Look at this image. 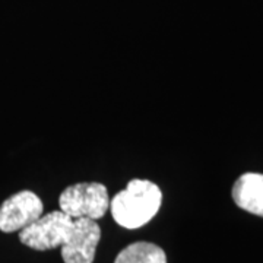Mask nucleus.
<instances>
[{
	"label": "nucleus",
	"instance_id": "6",
	"mask_svg": "<svg viewBox=\"0 0 263 263\" xmlns=\"http://www.w3.org/2000/svg\"><path fill=\"white\" fill-rule=\"evenodd\" d=\"M233 199L238 208L263 218V174L240 176L233 186Z\"/></svg>",
	"mask_w": 263,
	"mask_h": 263
},
{
	"label": "nucleus",
	"instance_id": "5",
	"mask_svg": "<svg viewBox=\"0 0 263 263\" xmlns=\"http://www.w3.org/2000/svg\"><path fill=\"white\" fill-rule=\"evenodd\" d=\"M43 215L41 199L29 190H22L6 199L0 206V231L15 233L28 227Z\"/></svg>",
	"mask_w": 263,
	"mask_h": 263
},
{
	"label": "nucleus",
	"instance_id": "3",
	"mask_svg": "<svg viewBox=\"0 0 263 263\" xmlns=\"http://www.w3.org/2000/svg\"><path fill=\"white\" fill-rule=\"evenodd\" d=\"M72 224L73 218L62 211H53L22 228L19 231V240L22 245L38 252L53 250L65 243Z\"/></svg>",
	"mask_w": 263,
	"mask_h": 263
},
{
	"label": "nucleus",
	"instance_id": "4",
	"mask_svg": "<svg viewBox=\"0 0 263 263\" xmlns=\"http://www.w3.org/2000/svg\"><path fill=\"white\" fill-rule=\"evenodd\" d=\"M101 238V228L89 218L73 219L72 228L62 245V259L65 263H92L95 250Z\"/></svg>",
	"mask_w": 263,
	"mask_h": 263
},
{
	"label": "nucleus",
	"instance_id": "2",
	"mask_svg": "<svg viewBox=\"0 0 263 263\" xmlns=\"http://www.w3.org/2000/svg\"><path fill=\"white\" fill-rule=\"evenodd\" d=\"M60 211L73 219H100L110 208L108 190L101 183H78L66 187L59 197Z\"/></svg>",
	"mask_w": 263,
	"mask_h": 263
},
{
	"label": "nucleus",
	"instance_id": "7",
	"mask_svg": "<svg viewBox=\"0 0 263 263\" xmlns=\"http://www.w3.org/2000/svg\"><path fill=\"white\" fill-rule=\"evenodd\" d=\"M114 263H167V256L160 246L138 241L123 249Z\"/></svg>",
	"mask_w": 263,
	"mask_h": 263
},
{
	"label": "nucleus",
	"instance_id": "1",
	"mask_svg": "<svg viewBox=\"0 0 263 263\" xmlns=\"http://www.w3.org/2000/svg\"><path fill=\"white\" fill-rule=\"evenodd\" d=\"M161 202L162 193L155 183L135 179L110 200V211L119 226L136 230L146 226L158 214Z\"/></svg>",
	"mask_w": 263,
	"mask_h": 263
}]
</instances>
